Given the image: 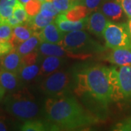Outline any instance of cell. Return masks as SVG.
Wrapping results in <instances>:
<instances>
[{
    "mask_svg": "<svg viewBox=\"0 0 131 131\" xmlns=\"http://www.w3.org/2000/svg\"><path fill=\"white\" fill-rule=\"evenodd\" d=\"M79 93H88L98 103L107 105L124 99L118 80L117 67L92 66L77 74Z\"/></svg>",
    "mask_w": 131,
    "mask_h": 131,
    "instance_id": "1",
    "label": "cell"
},
{
    "mask_svg": "<svg viewBox=\"0 0 131 131\" xmlns=\"http://www.w3.org/2000/svg\"><path fill=\"white\" fill-rule=\"evenodd\" d=\"M45 112L48 120L66 130L89 126L97 122L74 97L66 93L47 98L45 104Z\"/></svg>",
    "mask_w": 131,
    "mask_h": 131,
    "instance_id": "2",
    "label": "cell"
},
{
    "mask_svg": "<svg viewBox=\"0 0 131 131\" xmlns=\"http://www.w3.org/2000/svg\"><path fill=\"white\" fill-rule=\"evenodd\" d=\"M5 111L20 120H29L37 117L39 105L34 97L26 90L9 93L3 100Z\"/></svg>",
    "mask_w": 131,
    "mask_h": 131,
    "instance_id": "3",
    "label": "cell"
},
{
    "mask_svg": "<svg viewBox=\"0 0 131 131\" xmlns=\"http://www.w3.org/2000/svg\"><path fill=\"white\" fill-rule=\"evenodd\" d=\"M59 44L69 52V57L77 58L89 57L92 53L103 50V47L84 29L64 34Z\"/></svg>",
    "mask_w": 131,
    "mask_h": 131,
    "instance_id": "4",
    "label": "cell"
},
{
    "mask_svg": "<svg viewBox=\"0 0 131 131\" xmlns=\"http://www.w3.org/2000/svg\"><path fill=\"white\" fill-rule=\"evenodd\" d=\"M106 46L109 49L131 47V38L126 24L108 20L103 33Z\"/></svg>",
    "mask_w": 131,
    "mask_h": 131,
    "instance_id": "5",
    "label": "cell"
},
{
    "mask_svg": "<svg viewBox=\"0 0 131 131\" xmlns=\"http://www.w3.org/2000/svg\"><path fill=\"white\" fill-rule=\"evenodd\" d=\"M70 84V74L66 71H57L45 77L40 88L45 94L56 96L66 94Z\"/></svg>",
    "mask_w": 131,
    "mask_h": 131,
    "instance_id": "6",
    "label": "cell"
},
{
    "mask_svg": "<svg viewBox=\"0 0 131 131\" xmlns=\"http://www.w3.org/2000/svg\"><path fill=\"white\" fill-rule=\"evenodd\" d=\"M89 15L79 20H71L66 17L64 13H60L55 19V23L62 32L66 33L82 30L87 28Z\"/></svg>",
    "mask_w": 131,
    "mask_h": 131,
    "instance_id": "7",
    "label": "cell"
},
{
    "mask_svg": "<svg viewBox=\"0 0 131 131\" xmlns=\"http://www.w3.org/2000/svg\"><path fill=\"white\" fill-rule=\"evenodd\" d=\"M100 10L109 20L119 23L125 19L126 15L116 0H103Z\"/></svg>",
    "mask_w": 131,
    "mask_h": 131,
    "instance_id": "8",
    "label": "cell"
},
{
    "mask_svg": "<svg viewBox=\"0 0 131 131\" xmlns=\"http://www.w3.org/2000/svg\"><path fill=\"white\" fill-rule=\"evenodd\" d=\"M108 19L103 13L98 9L94 11L89 15L87 29H88L90 32L97 37H103V33L106 28Z\"/></svg>",
    "mask_w": 131,
    "mask_h": 131,
    "instance_id": "9",
    "label": "cell"
},
{
    "mask_svg": "<svg viewBox=\"0 0 131 131\" xmlns=\"http://www.w3.org/2000/svg\"><path fill=\"white\" fill-rule=\"evenodd\" d=\"M23 84L18 73L0 69V86H2L6 92L13 93L20 90Z\"/></svg>",
    "mask_w": 131,
    "mask_h": 131,
    "instance_id": "10",
    "label": "cell"
},
{
    "mask_svg": "<svg viewBox=\"0 0 131 131\" xmlns=\"http://www.w3.org/2000/svg\"><path fill=\"white\" fill-rule=\"evenodd\" d=\"M41 42H49L59 44L63 39L64 33L58 27L55 21L48 24L37 33Z\"/></svg>",
    "mask_w": 131,
    "mask_h": 131,
    "instance_id": "11",
    "label": "cell"
},
{
    "mask_svg": "<svg viewBox=\"0 0 131 131\" xmlns=\"http://www.w3.org/2000/svg\"><path fill=\"white\" fill-rule=\"evenodd\" d=\"M106 60L118 66H131V47H122L112 49Z\"/></svg>",
    "mask_w": 131,
    "mask_h": 131,
    "instance_id": "12",
    "label": "cell"
},
{
    "mask_svg": "<svg viewBox=\"0 0 131 131\" xmlns=\"http://www.w3.org/2000/svg\"><path fill=\"white\" fill-rule=\"evenodd\" d=\"M118 80L124 99H131V66H122L117 69Z\"/></svg>",
    "mask_w": 131,
    "mask_h": 131,
    "instance_id": "13",
    "label": "cell"
},
{
    "mask_svg": "<svg viewBox=\"0 0 131 131\" xmlns=\"http://www.w3.org/2000/svg\"><path fill=\"white\" fill-rule=\"evenodd\" d=\"M22 56L15 47L13 50L1 58V69L5 70L18 73L21 67Z\"/></svg>",
    "mask_w": 131,
    "mask_h": 131,
    "instance_id": "14",
    "label": "cell"
},
{
    "mask_svg": "<svg viewBox=\"0 0 131 131\" xmlns=\"http://www.w3.org/2000/svg\"><path fill=\"white\" fill-rule=\"evenodd\" d=\"M41 62L39 60L34 63L21 66L18 74L23 83H30L40 77Z\"/></svg>",
    "mask_w": 131,
    "mask_h": 131,
    "instance_id": "15",
    "label": "cell"
},
{
    "mask_svg": "<svg viewBox=\"0 0 131 131\" xmlns=\"http://www.w3.org/2000/svg\"><path fill=\"white\" fill-rule=\"evenodd\" d=\"M20 130L24 131H50L59 130L61 128L48 119L43 121L33 119L25 121Z\"/></svg>",
    "mask_w": 131,
    "mask_h": 131,
    "instance_id": "16",
    "label": "cell"
},
{
    "mask_svg": "<svg viewBox=\"0 0 131 131\" xmlns=\"http://www.w3.org/2000/svg\"><path fill=\"white\" fill-rule=\"evenodd\" d=\"M64 58L57 56H45L41 62L40 77H46L53 72L58 71L64 63Z\"/></svg>",
    "mask_w": 131,
    "mask_h": 131,
    "instance_id": "17",
    "label": "cell"
},
{
    "mask_svg": "<svg viewBox=\"0 0 131 131\" xmlns=\"http://www.w3.org/2000/svg\"><path fill=\"white\" fill-rule=\"evenodd\" d=\"M38 52L43 56H57L64 58L69 56V52L60 44L41 42L37 48Z\"/></svg>",
    "mask_w": 131,
    "mask_h": 131,
    "instance_id": "18",
    "label": "cell"
},
{
    "mask_svg": "<svg viewBox=\"0 0 131 131\" xmlns=\"http://www.w3.org/2000/svg\"><path fill=\"white\" fill-rule=\"evenodd\" d=\"M35 31L27 23L20 24L13 28V36L11 42L16 47L20 43L27 40L31 37Z\"/></svg>",
    "mask_w": 131,
    "mask_h": 131,
    "instance_id": "19",
    "label": "cell"
},
{
    "mask_svg": "<svg viewBox=\"0 0 131 131\" xmlns=\"http://www.w3.org/2000/svg\"><path fill=\"white\" fill-rule=\"evenodd\" d=\"M40 43L41 41L38 37L37 33L35 32L29 39L20 43L15 48L19 54L21 56H24L31 52L37 50Z\"/></svg>",
    "mask_w": 131,
    "mask_h": 131,
    "instance_id": "20",
    "label": "cell"
},
{
    "mask_svg": "<svg viewBox=\"0 0 131 131\" xmlns=\"http://www.w3.org/2000/svg\"><path fill=\"white\" fill-rule=\"evenodd\" d=\"M55 19H56L55 18L46 17L39 12L36 15L29 17V19L26 23L36 32V31H41L42 28H45L48 24L55 21Z\"/></svg>",
    "mask_w": 131,
    "mask_h": 131,
    "instance_id": "21",
    "label": "cell"
},
{
    "mask_svg": "<svg viewBox=\"0 0 131 131\" xmlns=\"http://www.w3.org/2000/svg\"><path fill=\"white\" fill-rule=\"evenodd\" d=\"M18 0H0V24H6L13 15V9Z\"/></svg>",
    "mask_w": 131,
    "mask_h": 131,
    "instance_id": "22",
    "label": "cell"
},
{
    "mask_svg": "<svg viewBox=\"0 0 131 131\" xmlns=\"http://www.w3.org/2000/svg\"><path fill=\"white\" fill-rule=\"evenodd\" d=\"M91 13L83 5H77L71 7L67 13L64 14L71 20H79L88 16Z\"/></svg>",
    "mask_w": 131,
    "mask_h": 131,
    "instance_id": "23",
    "label": "cell"
},
{
    "mask_svg": "<svg viewBox=\"0 0 131 131\" xmlns=\"http://www.w3.org/2000/svg\"><path fill=\"white\" fill-rule=\"evenodd\" d=\"M13 16L18 20L20 24H26L29 19V15L27 13L24 5L18 1L13 9Z\"/></svg>",
    "mask_w": 131,
    "mask_h": 131,
    "instance_id": "24",
    "label": "cell"
},
{
    "mask_svg": "<svg viewBox=\"0 0 131 131\" xmlns=\"http://www.w3.org/2000/svg\"><path fill=\"white\" fill-rule=\"evenodd\" d=\"M40 13L46 17L55 18H56L58 15L60 14V12L55 7V5H53L52 2H50V1L42 2Z\"/></svg>",
    "mask_w": 131,
    "mask_h": 131,
    "instance_id": "25",
    "label": "cell"
},
{
    "mask_svg": "<svg viewBox=\"0 0 131 131\" xmlns=\"http://www.w3.org/2000/svg\"><path fill=\"white\" fill-rule=\"evenodd\" d=\"M53 5L56 7L60 13H66L75 6L74 0H52Z\"/></svg>",
    "mask_w": 131,
    "mask_h": 131,
    "instance_id": "26",
    "label": "cell"
},
{
    "mask_svg": "<svg viewBox=\"0 0 131 131\" xmlns=\"http://www.w3.org/2000/svg\"><path fill=\"white\" fill-rule=\"evenodd\" d=\"M42 3L39 0H31L24 5L29 17L34 16L40 12Z\"/></svg>",
    "mask_w": 131,
    "mask_h": 131,
    "instance_id": "27",
    "label": "cell"
},
{
    "mask_svg": "<svg viewBox=\"0 0 131 131\" xmlns=\"http://www.w3.org/2000/svg\"><path fill=\"white\" fill-rule=\"evenodd\" d=\"M13 27L7 24H0V41H11Z\"/></svg>",
    "mask_w": 131,
    "mask_h": 131,
    "instance_id": "28",
    "label": "cell"
},
{
    "mask_svg": "<svg viewBox=\"0 0 131 131\" xmlns=\"http://www.w3.org/2000/svg\"><path fill=\"white\" fill-rule=\"evenodd\" d=\"M103 0H83L81 5H83L90 13L100 9Z\"/></svg>",
    "mask_w": 131,
    "mask_h": 131,
    "instance_id": "29",
    "label": "cell"
},
{
    "mask_svg": "<svg viewBox=\"0 0 131 131\" xmlns=\"http://www.w3.org/2000/svg\"><path fill=\"white\" fill-rule=\"evenodd\" d=\"M15 48L11 41H0V57H3Z\"/></svg>",
    "mask_w": 131,
    "mask_h": 131,
    "instance_id": "30",
    "label": "cell"
},
{
    "mask_svg": "<svg viewBox=\"0 0 131 131\" xmlns=\"http://www.w3.org/2000/svg\"><path fill=\"white\" fill-rule=\"evenodd\" d=\"M121 5L128 18H131V0H116Z\"/></svg>",
    "mask_w": 131,
    "mask_h": 131,
    "instance_id": "31",
    "label": "cell"
},
{
    "mask_svg": "<svg viewBox=\"0 0 131 131\" xmlns=\"http://www.w3.org/2000/svg\"><path fill=\"white\" fill-rule=\"evenodd\" d=\"M114 130H131V118L118 123L114 128Z\"/></svg>",
    "mask_w": 131,
    "mask_h": 131,
    "instance_id": "32",
    "label": "cell"
},
{
    "mask_svg": "<svg viewBox=\"0 0 131 131\" xmlns=\"http://www.w3.org/2000/svg\"><path fill=\"white\" fill-rule=\"evenodd\" d=\"M6 24H9V26H12L13 28H14V27H15V26H18V25H20V23L19 22L17 19L15 18L14 16H13H13H11V17H10V18L7 20Z\"/></svg>",
    "mask_w": 131,
    "mask_h": 131,
    "instance_id": "33",
    "label": "cell"
},
{
    "mask_svg": "<svg viewBox=\"0 0 131 131\" xmlns=\"http://www.w3.org/2000/svg\"><path fill=\"white\" fill-rule=\"evenodd\" d=\"M8 130V125L4 117H0V131H5Z\"/></svg>",
    "mask_w": 131,
    "mask_h": 131,
    "instance_id": "34",
    "label": "cell"
},
{
    "mask_svg": "<svg viewBox=\"0 0 131 131\" xmlns=\"http://www.w3.org/2000/svg\"><path fill=\"white\" fill-rule=\"evenodd\" d=\"M5 93H6L5 90L2 86H0V103L2 101V100L4 99V98H5Z\"/></svg>",
    "mask_w": 131,
    "mask_h": 131,
    "instance_id": "35",
    "label": "cell"
},
{
    "mask_svg": "<svg viewBox=\"0 0 131 131\" xmlns=\"http://www.w3.org/2000/svg\"><path fill=\"white\" fill-rule=\"evenodd\" d=\"M127 29H128V31L130 34V36L131 38V18H128L127 21Z\"/></svg>",
    "mask_w": 131,
    "mask_h": 131,
    "instance_id": "36",
    "label": "cell"
},
{
    "mask_svg": "<svg viewBox=\"0 0 131 131\" xmlns=\"http://www.w3.org/2000/svg\"><path fill=\"white\" fill-rule=\"evenodd\" d=\"M18 1H19V2H21V3H22L23 5H25L26 4H27L28 2H30L31 0H18Z\"/></svg>",
    "mask_w": 131,
    "mask_h": 131,
    "instance_id": "37",
    "label": "cell"
},
{
    "mask_svg": "<svg viewBox=\"0 0 131 131\" xmlns=\"http://www.w3.org/2000/svg\"><path fill=\"white\" fill-rule=\"evenodd\" d=\"M83 0H74V2L75 5H80L82 3V2Z\"/></svg>",
    "mask_w": 131,
    "mask_h": 131,
    "instance_id": "38",
    "label": "cell"
},
{
    "mask_svg": "<svg viewBox=\"0 0 131 131\" xmlns=\"http://www.w3.org/2000/svg\"><path fill=\"white\" fill-rule=\"evenodd\" d=\"M41 2H48V1H50V2H52V0H39Z\"/></svg>",
    "mask_w": 131,
    "mask_h": 131,
    "instance_id": "39",
    "label": "cell"
},
{
    "mask_svg": "<svg viewBox=\"0 0 131 131\" xmlns=\"http://www.w3.org/2000/svg\"><path fill=\"white\" fill-rule=\"evenodd\" d=\"M0 69H1V57H0Z\"/></svg>",
    "mask_w": 131,
    "mask_h": 131,
    "instance_id": "40",
    "label": "cell"
}]
</instances>
